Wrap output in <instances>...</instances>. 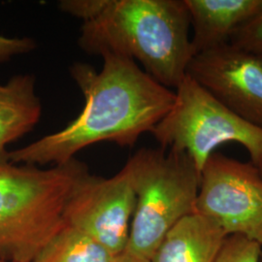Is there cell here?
Listing matches in <instances>:
<instances>
[{"label": "cell", "mask_w": 262, "mask_h": 262, "mask_svg": "<svg viewBox=\"0 0 262 262\" xmlns=\"http://www.w3.org/2000/svg\"><path fill=\"white\" fill-rule=\"evenodd\" d=\"M99 72L77 62L70 74L84 94L83 111L61 130L18 150L7 151L15 164H64L99 142L132 147L169 112L175 92L158 83L132 58L104 54Z\"/></svg>", "instance_id": "cell-1"}, {"label": "cell", "mask_w": 262, "mask_h": 262, "mask_svg": "<svg viewBox=\"0 0 262 262\" xmlns=\"http://www.w3.org/2000/svg\"><path fill=\"white\" fill-rule=\"evenodd\" d=\"M185 0H103L81 28L78 44L91 55L138 61L154 80L176 90L194 57Z\"/></svg>", "instance_id": "cell-2"}, {"label": "cell", "mask_w": 262, "mask_h": 262, "mask_svg": "<svg viewBox=\"0 0 262 262\" xmlns=\"http://www.w3.org/2000/svg\"><path fill=\"white\" fill-rule=\"evenodd\" d=\"M5 155L0 156V261L32 262L66 226V203L90 170L76 159L43 169L12 163Z\"/></svg>", "instance_id": "cell-3"}, {"label": "cell", "mask_w": 262, "mask_h": 262, "mask_svg": "<svg viewBox=\"0 0 262 262\" xmlns=\"http://www.w3.org/2000/svg\"><path fill=\"white\" fill-rule=\"evenodd\" d=\"M123 169L136 199L125 253L150 260L169 230L196 211L200 172L186 152L162 148L137 150Z\"/></svg>", "instance_id": "cell-4"}, {"label": "cell", "mask_w": 262, "mask_h": 262, "mask_svg": "<svg viewBox=\"0 0 262 262\" xmlns=\"http://www.w3.org/2000/svg\"><path fill=\"white\" fill-rule=\"evenodd\" d=\"M160 148L187 154L199 172L215 150L236 143L257 166L262 161V129L226 108L187 75L175 90V101L150 130Z\"/></svg>", "instance_id": "cell-5"}, {"label": "cell", "mask_w": 262, "mask_h": 262, "mask_svg": "<svg viewBox=\"0 0 262 262\" xmlns=\"http://www.w3.org/2000/svg\"><path fill=\"white\" fill-rule=\"evenodd\" d=\"M195 210L228 236L262 246V176L252 162L215 151L201 169Z\"/></svg>", "instance_id": "cell-6"}, {"label": "cell", "mask_w": 262, "mask_h": 262, "mask_svg": "<svg viewBox=\"0 0 262 262\" xmlns=\"http://www.w3.org/2000/svg\"><path fill=\"white\" fill-rule=\"evenodd\" d=\"M135 194L124 169L111 178L88 172L66 203L63 222L101 244L115 255L126 251Z\"/></svg>", "instance_id": "cell-7"}, {"label": "cell", "mask_w": 262, "mask_h": 262, "mask_svg": "<svg viewBox=\"0 0 262 262\" xmlns=\"http://www.w3.org/2000/svg\"><path fill=\"white\" fill-rule=\"evenodd\" d=\"M187 75L230 111L262 129V57L225 44L194 56Z\"/></svg>", "instance_id": "cell-8"}, {"label": "cell", "mask_w": 262, "mask_h": 262, "mask_svg": "<svg viewBox=\"0 0 262 262\" xmlns=\"http://www.w3.org/2000/svg\"><path fill=\"white\" fill-rule=\"evenodd\" d=\"M194 56L228 44L231 35L260 9L262 0H185Z\"/></svg>", "instance_id": "cell-9"}, {"label": "cell", "mask_w": 262, "mask_h": 262, "mask_svg": "<svg viewBox=\"0 0 262 262\" xmlns=\"http://www.w3.org/2000/svg\"><path fill=\"white\" fill-rule=\"evenodd\" d=\"M227 237L213 221L194 212L169 230L150 262H215Z\"/></svg>", "instance_id": "cell-10"}, {"label": "cell", "mask_w": 262, "mask_h": 262, "mask_svg": "<svg viewBox=\"0 0 262 262\" xmlns=\"http://www.w3.org/2000/svg\"><path fill=\"white\" fill-rule=\"evenodd\" d=\"M35 78L30 74L12 77L0 84V156L6 146L32 130L42 115V104L36 94Z\"/></svg>", "instance_id": "cell-11"}, {"label": "cell", "mask_w": 262, "mask_h": 262, "mask_svg": "<svg viewBox=\"0 0 262 262\" xmlns=\"http://www.w3.org/2000/svg\"><path fill=\"white\" fill-rule=\"evenodd\" d=\"M118 256L89 235L64 226L32 262H115Z\"/></svg>", "instance_id": "cell-12"}, {"label": "cell", "mask_w": 262, "mask_h": 262, "mask_svg": "<svg viewBox=\"0 0 262 262\" xmlns=\"http://www.w3.org/2000/svg\"><path fill=\"white\" fill-rule=\"evenodd\" d=\"M228 44L262 57V6L253 17L236 29Z\"/></svg>", "instance_id": "cell-13"}, {"label": "cell", "mask_w": 262, "mask_h": 262, "mask_svg": "<svg viewBox=\"0 0 262 262\" xmlns=\"http://www.w3.org/2000/svg\"><path fill=\"white\" fill-rule=\"evenodd\" d=\"M262 246L242 236H228L215 262H260Z\"/></svg>", "instance_id": "cell-14"}, {"label": "cell", "mask_w": 262, "mask_h": 262, "mask_svg": "<svg viewBox=\"0 0 262 262\" xmlns=\"http://www.w3.org/2000/svg\"><path fill=\"white\" fill-rule=\"evenodd\" d=\"M36 48L33 39L28 37L9 38L0 35V62L13 56L27 54Z\"/></svg>", "instance_id": "cell-15"}, {"label": "cell", "mask_w": 262, "mask_h": 262, "mask_svg": "<svg viewBox=\"0 0 262 262\" xmlns=\"http://www.w3.org/2000/svg\"><path fill=\"white\" fill-rule=\"evenodd\" d=\"M115 262H150V260L124 252L116 258Z\"/></svg>", "instance_id": "cell-16"}, {"label": "cell", "mask_w": 262, "mask_h": 262, "mask_svg": "<svg viewBox=\"0 0 262 262\" xmlns=\"http://www.w3.org/2000/svg\"><path fill=\"white\" fill-rule=\"evenodd\" d=\"M257 168H258V170H259V173H260V175L262 176V161L256 166Z\"/></svg>", "instance_id": "cell-17"}, {"label": "cell", "mask_w": 262, "mask_h": 262, "mask_svg": "<svg viewBox=\"0 0 262 262\" xmlns=\"http://www.w3.org/2000/svg\"><path fill=\"white\" fill-rule=\"evenodd\" d=\"M260 262H262V254H261V258H260Z\"/></svg>", "instance_id": "cell-18"}, {"label": "cell", "mask_w": 262, "mask_h": 262, "mask_svg": "<svg viewBox=\"0 0 262 262\" xmlns=\"http://www.w3.org/2000/svg\"><path fill=\"white\" fill-rule=\"evenodd\" d=\"M0 262H1V261H0Z\"/></svg>", "instance_id": "cell-19"}]
</instances>
